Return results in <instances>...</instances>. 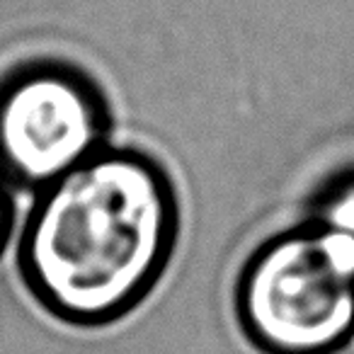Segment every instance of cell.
I'll return each instance as SVG.
<instances>
[{
    "mask_svg": "<svg viewBox=\"0 0 354 354\" xmlns=\"http://www.w3.org/2000/svg\"><path fill=\"white\" fill-rule=\"evenodd\" d=\"M233 304L260 354L339 352L354 337V228L313 207L248 257Z\"/></svg>",
    "mask_w": 354,
    "mask_h": 354,
    "instance_id": "7a4b0ae2",
    "label": "cell"
},
{
    "mask_svg": "<svg viewBox=\"0 0 354 354\" xmlns=\"http://www.w3.org/2000/svg\"><path fill=\"white\" fill-rule=\"evenodd\" d=\"M112 143V109L83 68L56 59L0 78V177L37 194Z\"/></svg>",
    "mask_w": 354,
    "mask_h": 354,
    "instance_id": "3957f363",
    "label": "cell"
},
{
    "mask_svg": "<svg viewBox=\"0 0 354 354\" xmlns=\"http://www.w3.org/2000/svg\"><path fill=\"white\" fill-rule=\"evenodd\" d=\"M15 231V189L0 177V257L10 245Z\"/></svg>",
    "mask_w": 354,
    "mask_h": 354,
    "instance_id": "277c9868",
    "label": "cell"
},
{
    "mask_svg": "<svg viewBox=\"0 0 354 354\" xmlns=\"http://www.w3.org/2000/svg\"><path fill=\"white\" fill-rule=\"evenodd\" d=\"M180 197L136 146L107 148L32 194L15 265L30 299L73 328H104L143 304L172 260Z\"/></svg>",
    "mask_w": 354,
    "mask_h": 354,
    "instance_id": "6da1fadb",
    "label": "cell"
}]
</instances>
